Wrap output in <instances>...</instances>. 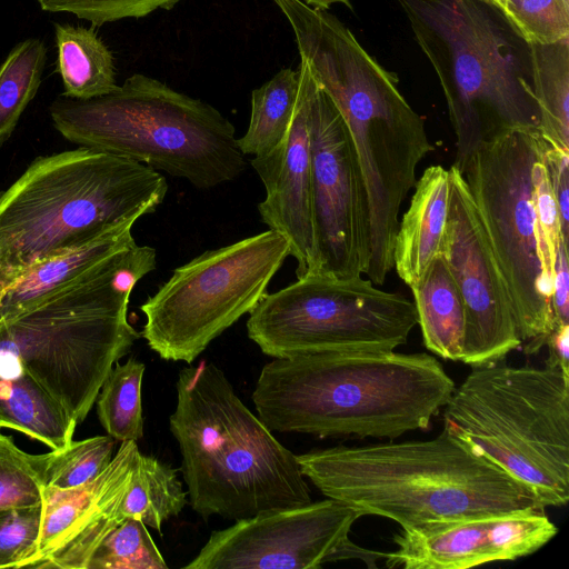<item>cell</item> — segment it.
Returning <instances> with one entry per match:
<instances>
[{
	"instance_id": "cell-1",
	"label": "cell",
	"mask_w": 569,
	"mask_h": 569,
	"mask_svg": "<svg viewBox=\"0 0 569 569\" xmlns=\"http://www.w3.org/2000/svg\"><path fill=\"white\" fill-rule=\"evenodd\" d=\"M455 387L425 352L339 351L273 358L252 400L271 431L395 439L428 428Z\"/></svg>"
},
{
	"instance_id": "cell-2",
	"label": "cell",
	"mask_w": 569,
	"mask_h": 569,
	"mask_svg": "<svg viewBox=\"0 0 569 569\" xmlns=\"http://www.w3.org/2000/svg\"><path fill=\"white\" fill-rule=\"evenodd\" d=\"M297 459L327 498L401 528L542 507L528 487L445 429L429 440L335 447Z\"/></svg>"
},
{
	"instance_id": "cell-3",
	"label": "cell",
	"mask_w": 569,
	"mask_h": 569,
	"mask_svg": "<svg viewBox=\"0 0 569 569\" xmlns=\"http://www.w3.org/2000/svg\"><path fill=\"white\" fill-rule=\"evenodd\" d=\"M156 267V249L134 242L1 319L0 378L28 373L82 422L113 366L141 336L128 321L129 299Z\"/></svg>"
},
{
	"instance_id": "cell-4",
	"label": "cell",
	"mask_w": 569,
	"mask_h": 569,
	"mask_svg": "<svg viewBox=\"0 0 569 569\" xmlns=\"http://www.w3.org/2000/svg\"><path fill=\"white\" fill-rule=\"evenodd\" d=\"M169 428L192 509L241 520L311 502L297 456L280 443L214 363L180 370Z\"/></svg>"
},
{
	"instance_id": "cell-5",
	"label": "cell",
	"mask_w": 569,
	"mask_h": 569,
	"mask_svg": "<svg viewBox=\"0 0 569 569\" xmlns=\"http://www.w3.org/2000/svg\"><path fill=\"white\" fill-rule=\"evenodd\" d=\"M167 191L159 171L117 154L38 157L0 196V292L30 264L154 212Z\"/></svg>"
},
{
	"instance_id": "cell-6",
	"label": "cell",
	"mask_w": 569,
	"mask_h": 569,
	"mask_svg": "<svg viewBox=\"0 0 569 569\" xmlns=\"http://www.w3.org/2000/svg\"><path fill=\"white\" fill-rule=\"evenodd\" d=\"M428 58L456 134L461 173L478 147L513 130L540 128L530 44L482 0H396ZM540 132V131H539Z\"/></svg>"
},
{
	"instance_id": "cell-7",
	"label": "cell",
	"mask_w": 569,
	"mask_h": 569,
	"mask_svg": "<svg viewBox=\"0 0 569 569\" xmlns=\"http://www.w3.org/2000/svg\"><path fill=\"white\" fill-rule=\"evenodd\" d=\"M68 141L144 163L208 190L248 167L236 129L213 106L141 73L102 97L60 96L49 108Z\"/></svg>"
},
{
	"instance_id": "cell-8",
	"label": "cell",
	"mask_w": 569,
	"mask_h": 569,
	"mask_svg": "<svg viewBox=\"0 0 569 569\" xmlns=\"http://www.w3.org/2000/svg\"><path fill=\"white\" fill-rule=\"evenodd\" d=\"M443 429L528 487L569 500V376L558 367L473 368L443 407Z\"/></svg>"
},
{
	"instance_id": "cell-9",
	"label": "cell",
	"mask_w": 569,
	"mask_h": 569,
	"mask_svg": "<svg viewBox=\"0 0 569 569\" xmlns=\"http://www.w3.org/2000/svg\"><path fill=\"white\" fill-rule=\"evenodd\" d=\"M546 143L537 130L507 132L481 143L461 173L508 286L527 355L556 326L535 209L533 166Z\"/></svg>"
},
{
	"instance_id": "cell-10",
	"label": "cell",
	"mask_w": 569,
	"mask_h": 569,
	"mask_svg": "<svg viewBox=\"0 0 569 569\" xmlns=\"http://www.w3.org/2000/svg\"><path fill=\"white\" fill-rule=\"evenodd\" d=\"M288 256V241L271 229L202 252L140 306L141 336L161 359L190 365L257 307Z\"/></svg>"
},
{
	"instance_id": "cell-11",
	"label": "cell",
	"mask_w": 569,
	"mask_h": 569,
	"mask_svg": "<svg viewBox=\"0 0 569 569\" xmlns=\"http://www.w3.org/2000/svg\"><path fill=\"white\" fill-rule=\"evenodd\" d=\"M418 325L406 296L362 278L307 273L267 293L249 313L247 332L272 358L339 351H392Z\"/></svg>"
},
{
	"instance_id": "cell-12",
	"label": "cell",
	"mask_w": 569,
	"mask_h": 569,
	"mask_svg": "<svg viewBox=\"0 0 569 569\" xmlns=\"http://www.w3.org/2000/svg\"><path fill=\"white\" fill-rule=\"evenodd\" d=\"M310 141L313 264L309 273L366 274L370 261L366 188L346 121L312 73Z\"/></svg>"
},
{
	"instance_id": "cell-13",
	"label": "cell",
	"mask_w": 569,
	"mask_h": 569,
	"mask_svg": "<svg viewBox=\"0 0 569 569\" xmlns=\"http://www.w3.org/2000/svg\"><path fill=\"white\" fill-rule=\"evenodd\" d=\"M361 513L327 498L260 512L213 531L186 569H315L327 562L361 559L370 566L382 552L349 539Z\"/></svg>"
},
{
	"instance_id": "cell-14",
	"label": "cell",
	"mask_w": 569,
	"mask_h": 569,
	"mask_svg": "<svg viewBox=\"0 0 569 569\" xmlns=\"http://www.w3.org/2000/svg\"><path fill=\"white\" fill-rule=\"evenodd\" d=\"M450 173L449 213L441 256L465 305L461 359L472 368L499 363L522 345L513 305L461 172Z\"/></svg>"
},
{
	"instance_id": "cell-15",
	"label": "cell",
	"mask_w": 569,
	"mask_h": 569,
	"mask_svg": "<svg viewBox=\"0 0 569 569\" xmlns=\"http://www.w3.org/2000/svg\"><path fill=\"white\" fill-rule=\"evenodd\" d=\"M140 455L137 441H122L92 480L69 489L44 487L41 531L28 568H89L101 542L124 520L120 508Z\"/></svg>"
},
{
	"instance_id": "cell-16",
	"label": "cell",
	"mask_w": 569,
	"mask_h": 569,
	"mask_svg": "<svg viewBox=\"0 0 569 569\" xmlns=\"http://www.w3.org/2000/svg\"><path fill=\"white\" fill-rule=\"evenodd\" d=\"M299 90L293 117L284 140L250 163L261 179L266 198L258 204L261 221L286 238L290 256L297 261V278L309 273L313 264L311 211V72L300 59Z\"/></svg>"
},
{
	"instance_id": "cell-17",
	"label": "cell",
	"mask_w": 569,
	"mask_h": 569,
	"mask_svg": "<svg viewBox=\"0 0 569 569\" xmlns=\"http://www.w3.org/2000/svg\"><path fill=\"white\" fill-rule=\"evenodd\" d=\"M393 541L396 550L382 553L389 568L468 569L503 561L497 516L401 528Z\"/></svg>"
},
{
	"instance_id": "cell-18",
	"label": "cell",
	"mask_w": 569,
	"mask_h": 569,
	"mask_svg": "<svg viewBox=\"0 0 569 569\" xmlns=\"http://www.w3.org/2000/svg\"><path fill=\"white\" fill-rule=\"evenodd\" d=\"M413 188L410 206L399 220L392 250L393 268L409 287L441 254L449 213V169L427 168Z\"/></svg>"
},
{
	"instance_id": "cell-19",
	"label": "cell",
	"mask_w": 569,
	"mask_h": 569,
	"mask_svg": "<svg viewBox=\"0 0 569 569\" xmlns=\"http://www.w3.org/2000/svg\"><path fill=\"white\" fill-rule=\"evenodd\" d=\"M126 222L76 249L30 264L0 292V320L20 313L86 274L114 252L134 243Z\"/></svg>"
},
{
	"instance_id": "cell-20",
	"label": "cell",
	"mask_w": 569,
	"mask_h": 569,
	"mask_svg": "<svg viewBox=\"0 0 569 569\" xmlns=\"http://www.w3.org/2000/svg\"><path fill=\"white\" fill-rule=\"evenodd\" d=\"M410 288L425 346L443 359L460 361L466 328L465 305L441 254Z\"/></svg>"
},
{
	"instance_id": "cell-21",
	"label": "cell",
	"mask_w": 569,
	"mask_h": 569,
	"mask_svg": "<svg viewBox=\"0 0 569 569\" xmlns=\"http://www.w3.org/2000/svg\"><path fill=\"white\" fill-rule=\"evenodd\" d=\"M78 422L31 376L0 378V429H12L51 450L67 448Z\"/></svg>"
},
{
	"instance_id": "cell-22",
	"label": "cell",
	"mask_w": 569,
	"mask_h": 569,
	"mask_svg": "<svg viewBox=\"0 0 569 569\" xmlns=\"http://www.w3.org/2000/svg\"><path fill=\"white\" fill-rule=\"evenodd\" d=\"M54 39L62 96L89 100L118 88L112 53L93 28L56 23Z\"/></svg>"
},
{
	"instance_id": "cell-23",
	"label": "cell",
	"mask_w": 569,
	"mask_h": 569,
	"mask_svg": "<svg viewBox=\"0 0 569 569\" xmlns=\"http://www.w3.org/2000/svg\"><path fill=\"white\" fill-rule=\"evenodd\" d=\"M530 56L540 134L551 147L569 152V38L530 44Z\"/></svg>"
},
{
	"instance_id": "cell-24",
	"label": "cell",
	"mask_w": 569,
	"mask_h": 569,
	"mask_svg": "<svg viewBox=\"0 0 569 569\" xmlns=\"http://www.w3.org/2000/svg\"><path fill=\"white\" fill-rule=\"evenodd\" d=\"M299 79V69L284 68L252 90L249 126L237 138L243 156L263 157L284 140L293 117Z\"/></svg>"
},
{
	"instance_id": "cell-25",
	"label": "cell",
	"mask_w": 569,
	"mask_h": 569,
	"mask_svg": "<svg viewBox=\"0 0 569 569\" xmlns=\"http://www.w3.org/2000/svg\"><path fill=\"white\" fill-rule=\"evenodd\" d=\"M187 496L174 469L141 453L120 512L123 519H139L161 533L162 523L182 511Z\"/></svg>"
},
{
	"instance_id": "cell-26",
	"label": "cell",
	"mask_w": 569,
	"mask_h": 569,
	"mask_svg": "<svg viewBox=\"0 0 569 569\" xmlns=\"http://www.w3.org/2000/svg\"><path fill=\"white\" fill-rule=\"evenodd\" d=\"M143 362L131 357L117 362L96 399L97 415L109 436L119 441H138L143 436L141 386Z\"/></svg>"
},
{
	"instance_id": "cell-27",
	"label": "cell",
	"mask_w": 569,
	"mask_h": 569,
	"mask_svg": "<svg viewBox=\"0 0 569 569\" xmlns=\"http://www.w3.org/2000/svg\"><path fill=\"white\" fill-rule=\"evenodd\" d=\"M47 62V47L37 38L16 44L0 66V148L38 92Z\"/></svg>"
},
{
	"instance_id": "cell-28",
	"label": "cell",
	"mask_w": 569,
	"mask_h": 569,
	"mask_svg": "<svg viewBox=\"0 0 569 569\" xmlns=\"http://www.w3.org/2000/svg\"><path fill=\"white\" fill-rule=\"evenodd\" d=\"M53 453L26 452L0 431V511L41 505Z\"/></svg>"
},
{
	"instance_id": "cell-29",
	"label": "cell",
	"mask_w": 569,
	"mask_h": 569,
	"mask_svg": "<svg viewBox=\"0 0 569 569\" xmlns=\"http://www.w3.org/2000/svg\"><path fill=\"white\" fill-rule=\"evenodd\" d=\"M147 526L126 518L101 542L88 569H167Z\"/></svg>"
},
{
	"instance_id": "cell-30",
	"label": "cell",
	"mask_w": 569,
	"mask_h": 569,
	"mask_svg": "<svg viewBox=\"0 0 569 569\" xmlns=\"http://www.w3.org/2000/svg\"><path fill=\"white\" fill-rule=\"evenodd\" d=\"M116 439L94 436L72 440L61 450H54L47 470L46 487L69 489L96 478L113 458Z\"/></svg>"
},
{
	"instance_id": "cell-31",
	"label": "cell",
	"mask_w": 569,
	"mask_h": 569,
	"mask_svg": "<svg viewBox=\"0 0 569 569\" xmlns=\"http://www.w3.org/2000/svg\"><path fill=\"white\" fill-rule=\"evenodd\" d=\"M500 11L528 44L569 38V0H506Z\"/></svg>"
},
{
	"instance_id": "cell-32",
	"label": "cell",
	"mask_w": 569,
	"mask_h": 569,
	"mask_svg": "<svg viewBox=\"0 0 569 569\" xmlns=\"http://www.w3.org/2000/svg\"><path fill=\"white\" fill-rule=\"evenodd\" d=\"M42 507L0 511V568H28L37 552Z\"/></svg>"
},
{
	"instance_id": "cell-33",
	"label": "cell",
	"mask_w": 569,
	"mask_h": 569,
	"mask_svg": "<svg viewBox=\"0 0 569 569\" xmlns=\"http://www.w3.org/2000/svg\"><path fill=\"white\" fill-rule=\"evenodd\" d=\"M48 12L72 13L94 27L126 18H142L157 9L169 10L181 0H37Z\"/></svg>"
},
{
	"instance_id": "cell-34",
	"label": "cell",
	"mask_w": 569,
	"mask_h": 569,
	"mask_svg": "<svg viewBox=\"0 0 569 569\" xmlns=\"http://www.w3.org/2000/svg\"><path fill=\"white\" fill-rule=\"evenodd\" d=\"M543 152L533 166L535 209L541 261L545 272L552 284L557 249L563 237L558 207L543 161Z\"/></svg>"
},
{
	"instance_id": "cell-35",
	"label": "cell",
	"mask_w": 569,
	"mask_h": 569,
	"mask_svg": "<svg viewBox=\"0 0 569 569\" xmlns=\"http://www.w3.org/2000/svg\"><path fill=\"white\" fill-rule=\"evenodd\" d=\"M543 161L558 207L561 233L569 242V152L553 148L547 142Z\"/></svg>"
},
{
	"instance_id": "cell-36",
	"label": "cell",
	"mask_w": 569,
	"mask_h": 569,
	"mask_svg": "<svg viewBox=\"0 0 569 569\" xmlns=\"http://www.w3.org/2000/svg\"><path fill=\"white\" fill-rule=\"evenodd\" d=\"M552 312L556 325L569 323V262L568 242L560 240L552 279Z\"/></svg>"
},
{
	"instance_id": "cell-37",
	"label": "cell",
	"mask_w": 569,
	"mask_h": 569,
	"mask_svg": "<svg viewBox=\"0 0 569 569\" xmlns=\"http://www.w3.org/2000/svg\"><path fill=\"white\" fill-rule=\"evenodd\" d=\"M545 345L549 350L546 366L558 367L569 376V323L556 325Z\"/></svg>"
},
{
	"instance_id": "cell-38",
	"label": "cell",
	"mask_w": 569,
	"mask_h": 569,
	"mask_svg": "<svg viewBox=\"0 0 569 569\" xmlns=\"http://www.w3.org/2000/svg\"><path fill=\"white\" fill-rule=\"evenodd\" d=\"M309 7L327 11L333 4H343L351 8V0H303Z\"/></svg>"
},
{
	"instance_id": "cell-39",
	"label": "cell",
	"mask_w": 569,
	"mask_h": 569,
	"mask_svg": "<svg viewBox=\"0 0 569 569\" xmlns=\"http://www.w3.org/2000/svg\"><path fill=\"white\" fill-rule=\"evenodd\" d=\"M482 1H485L500 10L506 0H482Z\"/></svg>"
}]
</instances>
